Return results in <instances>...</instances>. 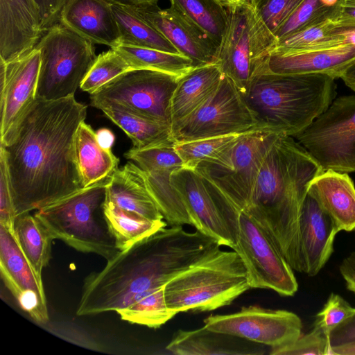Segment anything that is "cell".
<instances>
[{
  "label": "cell",
  "mask_w": 355,
  "mask_h": 355,
  "mask_svg": "<svg viewBox=\"0 0 355 355\" xmlns=\"http://www.w3.org/2000/svg\"><path fill=\"white\" fill-rule=\"evenodd\" d=\"M250 288L239 254L218 248L167 282L164 295L176 313L205 312L229 305Z\"/></svg>",
  "instance_id": "5"
},
{
  "label": "cell",
  "mask_w": 355,
  "mask_h": 355,
  "mask_svg": "<svg viewBox=\"0 0 355 355\" xmlns=\"http://www.w3.org/2000/svg\"><path fill=\"white\" fill-rule=\"evenodd\" d=\"M205 180L233 239L232 249L246 269L250 288L270 289L282 296L294 295L298 284L293 269L268 234L245 209L234 205Z\"/></svg>",
  "instance_id": "7"
},
{
  "label": "cell",
  "mask_w": 355,
  "mask_h": 355,
  "mask_svg": "<svg viewBox=\"0 0 355 355\" xmlns=\"http://www.w3.org/2000/svg\"><path fill=\"white\" fill-rule=\"evenodd\" d=\"M324 170L293 137L280 134L269 148L243 208L264 230L291 267L304 272L300 217L311 180Z\"/></svg>",
  "instance_id": "3"
},
{
  "label": "cell",
  "mask_w": 355,
  "mask_h": 355,
  "mask_svg": "<svg viewBox=\"0 0 355 355\" xmlns=\"http://www.w3.org/2000/svg\"><path fill=\"white\" fill-rule=\"evenodd\" d=\"M0 271L1 279L21 309L35 321L47 322L49 313L42 278L35 272L15 237L1 225Z\"/></svg>",
  "instance_id": "18"
},
{
  "label": "cell",
  "mask_w": 355,
  "mask_h": 355,
  "mask_svg": "<svg viewBox=\"0 0 355 355\" xmlns=\"http://www.w3.org/2000/svg\"><path fill=\"white\" fill-rule=\"evenodd\" d=\"M271 355H331L329 336L318 326L311 331L301 334L292 343L279 348L270 349Z\"/></svg>",
  "instance_id": "39"
},
{
  "label": "cell",
  "mask_w": 355,
  "mask_h": 355,
  "mask_svg": "<svg viewBox=\"0 0 355 355\" xmlns=\"http://www.w3.org/2000/svg\"><path fill=\"white\" fill-rule=\"evenodd\" d=\"M103 210L108 227L120 251L127 250L167 225L164 220H151L119 207L107 195Z\"/></svg>",
  "instance_id": "31"
},
{
  "label": "cell",
  "mask_w": 355,
  "mask_h": 355,
  "mask_svg": "<svg viewBox=\"0 0 355 355\" xmlns=\"http://www.w3.org/2000/svg\"><path fill=\"white\" fill-rule=\"evenodd\" d=\"M181 76L146 69H130L89 94L90 104L116 103L171 127V99Z\"/></svg>",
  "instance_id": "12"
},
{
  "label": "cell",
  "mask_w": 355,
  "mask_h": 355,
  "mask_svg": "<svg viewBox=\"0 0 355 355\" xmlns=\"http://www.w3.org/2000/svg\"><path fill=\"white\" fill-rule=\"evenodd\" d=\"M355 61V43L295 50L273 49L264 67L275 73H324L340 78Z\"/></svg>",
  "instance_id": "19"
},
{
  "label": "cell",
  "mask_w": 355,
  "mask_h": 355,
  "mask_svg": "<svg viewBox=\"0 0 355 355\" xmlns=\"http://www.w3.org/2000/svg\"><path fill=\"white\" fill-rule=\"evenodd\" d=\"M75 155L84 187L110 176L119 163L112 149L104 148L98 144L96 132L85 121L80 123L76 134Z\"/></svg>",
  "instance_id": "28"
},
{
  "label": "cell",
  "mask_w": 355,
  "mask_h": 355,
  "mask_svg": "<svg viewBox=\"0 0 355 355\" xmlns=\"http://www.w3.org/2000/svg\"><path fill=\"white\" fill-rule=\"evenodd\" d=\"M166 349L176 355H260L265 345L211 330L205 326L174 333Z\"/></svg>",
  "instance_id": "25"
},
{
  "label": "cell",
  "mask_w": 355,
  "mask_h": 355,
  "mask_svg": "<svg viewBox=\"0 0 355 355\" xmlns=\"http://www.w3.org/2000/svg\"><path fill=\"white\" fill-rule=\"evenodd\" d=\"M331 355H355V342L331 347Z\"/></svg>",
  "instance_id": "49"
},
{
  "label": "cell",
  "mask_w": 355,
  "mask_h": 355,
  "mask_svg": "<svg viewBox=\"0 0 355 355\" xmlns=\"http://www.w3.org/2000/svg\"><path fill=\"white\" fill-rule=\"evenodd\" d=\"M204 326L270 349L292 343L302 329V320L295 313L258 305L243 306L234 313L210 315L204 320Z\"/></svg>",
  "instance_id": "14"
},
{
  "label": "cell",
  "mask_w": 355,
  "mask_h": 355,
  "mask_svg": "<svg viewBox=\"0 0 355 355\" xmlns=\"http://www.w3.org/2000/svg\"><path fill=\"white\" fill-rule=\"evenodd\" d=\"M339 271L347 290L355 293V250L342 261Z\"/></svg>",
  "instance_id": "45"
},
{
  "label": "cell",
  "mask_w": 355,
  "mask_h": 355,
  "mask_svg": "<svg viewBox=\"0 0 355 355\" xmlns=\"http://www.w3.org/2000/svg\"><path fill=\"white\" fill-rule=\"evenodd\" d=\"M344 0H304L274 33L278 40L318 24L336 21Z\"/></svg>",
  "instance_id": "35"
},
{
  "label": "cell",
  "mask_w": 355,
  "mask_h": 355,
  "mask_svg": "<svg viewBox=\"0 0 355 355\" xmlns=\"http://www.w3.org/2000/svg\"><path fill=\"white\" fill-rule=\"evenodd\" d=\"M257 124L244 96L224 74L215 93L171 130L175 141H186L241 134L257 128Z\"/></svg>",
  "instance_id": "13"
},
{
  "label": "cell",
  "mask_w": 355,
  "mask_h": 355,
  "mask_svg": "<svg viewBox=\"0 0 355 355\" xmlns=\"http://www.w3.org/2000/svg\"><path fill=\"white\" fill-rule=\"evenodd\" d=\"M330 347L355 342V309L352 313L329 334Z\"/></svg>",
  "instance_id": "43"
},
{
  "label": "cell",
  "mask_w": 355,
  "mask_h": 355,
  "mask_svg": "<svg viewBox=\"0 0 355 355\" xmlns=\"http://www.w3.org/2000/svg\"><path fill=\"white\" fill-rule=\"evenodd\" d=\"M134 6L156 5L159 0H117Z\"/></svg>",
  "instance_id": "50"
},
{
  "label": "cell",
  "mask_w": 355,
  "mask_h": 355,
  "mask_svg": "<svg viewBox=\"0 0 355 355\" xmlns=\"http://www.w3.org/2000/svg\"><path fill=\"white\" fill-rule=\"evenodd\" d=\"M111 49L119 52L132 69H153L182 76L194 68L193 61L183 54L123 44Z\"/></svg>",
  "instance_id": "34"
},
{
  "label": "cell",
  "mask_w": 355,
  "mask_h": 355,
  "mask_svg": "<svg viewBox=\"0 0 355 355\" xmlns=\"http://www.w3.org/2000/svg\"><path fill=\"white\" fill-rule=\"evenodd\" d=\"M44 33L34 0H0V59L8 62L26 54Z\"/></svg>",
  "instance_id": "21"
},
{
  "label": "cell",
  "mask_w": 355,
  "mask_h": 355,
  "mask_svg": "<svg viewBox=\"0 0 355 355\" xmlns=\"http://www.w3.org/2000/svg\"><path fill=\"white\" fill-rule=\"evenodd\" d=\"M223 4L227 24L216 63L243 95L254 73L266 62L277 40L250 1Z\"/></svg>",
  "instance_id": "8"
},
{
  "label": "cell",
  "mask_w": 355,
  "mask_h": 355,
  "mask_svg": "<svg viewBox=\"0 0 355 355\" xmlns=\"http://www.w3.org/2000/svg\"><path fill=\"white\" fill-rule=\"evenodd\" d=\"M87 105L74 95L36 98L18 123L0 139L15 218L84 188L75 155L78 128Z\"/></svg>",
  "instance_id": "1"
},
{
  "label": "cell",
  "mask_w": 355,
  "mask_h": 355,
  "mask_svg": "<svg viewBox=\"0 0 355 355\" xmlns=\"http://www.w3.org/2000/svg\"><path fill=\"white\" fill-rule=\"evenodd\" d=\"M220 245L182 225L164 227L120 251L99 272L85 280L76 314L90 315L116 311L146 290L164 286Z\"/></svg>",
  "instance_id": "2"
},
{
  "label": "cell",
  "mask_w": 355,
  "mask_h": 355,
  "mask_svg": "<svg viewBox=\"0 0 355 355\" xmlns=\"http://www.w3.org/2000/svg\"><path fill=\"white\" fill-rule=\"evenodd\" d=\"M171 180L184 201L192 226L220 246L232 248L233 239L205 179L195 170L183 167L172 174Z\"/></svg>",
  "instance_id": "20"
},
{
  "label": "cell",
  "mask_w": 355,
  "mask_h": 355,
  "mask_svg": "<svg viewBox=\"0 0 355 355\" xmlns=\"http://www.w3.org/2000/svg\"><path fill=\"white\" fill-rule=\"evenodd\" d=\"M308 193L333 218L340 231L355 230V186L348 173L324 171L311 180Z\"/></svg>",
  "instance_id": "24"
},
{
  "label": "cell",
  "mask_w": 355,
  "mask_h": 355,
  "mask_svg": "<svg viewBox=\"0 0 355 355\" xmlns=\"http://www.w3.org/2000/svg\"><path fill=\"white\" fill-rule=\"evenodd\" d=\"M14 237L36 275L42 272L51 259L53 240L44 225L29 213L17 216L15 220Z\"/></svg>",
  "instance_id": "32"
},
{
  "label": "cell",
  "mask_w": 355,
  "mask_h": 355,
  "mask_svg": "<svg viewBox=\"0 0 355 355\" xmlns=\"http://www.w3.org/2000/svg\"><path fill=\"white\" fill-rule=\"evenodd\" d=\"M98 144L104 148L112 149L114 141L113 132L107 128H101L96 132Z\"/></svg>",
  "instance_id": "47"
},
{
  "label": "cell",
  "mask_w": 355,
  "mask_h": 355,
  "mask_svg": "<svg viewBox=\"0 0 355 355\" xmlns=\"http://www.w3.org/2000/svg\"><path fill=\"white\" fill-rule=\"evenodd\" d=\"M174 144L138 149L132 148L124 156L142 170L146 188L170 225H192L184 201L173 185L172 174L184 167Z\"/></svg>",
  "instance_id": "15"
},
{
  "label": "cell",
  "mask_w": 355,
  "mask_h": 355,
  "mask_svg": "<svg viewBox=\"0 0 355 355\" xmlns=\"http://www.w3.org/2000/svg\"><path fill=\"white\" fill-rule=\"evenodd\" d=\"M107 1L119 29L120 44L181 54L166 38L140 17L133 5L117 0Z\"/></svg>",
  "instance_id": "30"
},
{
  "label": "cell",
  "mask_w": 355,
  "mask_h": 355,
  "mask_svg": "<svg viewBox=\"0 0 355 355\" xmlns=\"http://www.w3.org/2000/svg\"><path fill=\"white\" fill-rule=\"evenodd\" d=\"M35 48L41 53L36 97L49 101L74 95L97 57L92 42L60 22Z\"/></svg>",
  "instance_id": "10"
},
{
  "label": "cell",
  "mask_w": 355,
  "mask_h": 355,
  "mask_svg": "<svg viewBox=\"0 0 355 355\" xmlns=\"http://www.w3.org/2000/svg\"><path fill=\"white\" fill-rule=\"evenodd\" d=\"M15 214L7 167L3 157L0 155V225L13 236Z\"/></svg>",
  "instance_id": "42"
},
{
  "label": "cell",
  "mask_w": 355,
  "mask_h": 355,
  "mask_svg": "<svg viewBox=\"0 0 355 355\" xmlns=\"http://www.w3.org/2000/svg\"><path fill=\"white\" fill-rule=\"evenodd\" d=\"M107 198L119 207L151 220H163L164 216L149 193L142 170L129 162L110 175Z\"/></svg>",
  "instance_id": "26"
},
{
  "label": "cell",
  "mask_w": 355,
  "mask_h": 355,
  "mask_svg": "<svg viewBox=\"0 0 355 355\" xmlns=\"http://www.w3.org/2000/svg\"><path fill=\"white\" fill-rule=\"evenodd\" d=\"M110 178L36 210L35 216L53 239L61 240L78 251L112 259L120 250L103 210Z\"/></svg>",
  "instance_id": "6"
},
{
  "label": "cell",
  "mask_w": 355,
  "mask_h": 355,
  "mask_svg": "<svg viewBox=\"0 0 355 355\" xmlns=\"http://www.w3.org/2000/svg\"><path fill=\"white\" fill-rule=\"evenodd\" d=\"M164 286L135 295L128 306L116 312L129 323L159 328L177 314L166 304Z\"/></svg>",
  "instance_id": "33"
},
{
  "label": "cell",
  "mask_w": 355,
  "mask_h": 355,
  "mask_svg": "<svg viewBox=\"0 0 355 355\" xmlns=\"http://www.w3.org/2000/svg\"><path fill=\"white\" fill-rule=\"evenodd\" d=\"M293 138L324 171L355 172V94L336 98Z\"/></svg>",
  "instance_id": "11"
},
{
  "label": "cell",
  "mask_w": 355,
  "mask_h": 355,
  "mask_svg": "<svg viewBox=\"0 0 355 355\" xmlns=\"http://www.w3.org/2000/svg\"><path fill=\"white\" fill-rule=\"evenodd\" d=\"M171 5L180 10L207 33L218 46L227 24V12L220 0H170Z\"/></svg>",
  "instance_id": "36"
},
{
  "label": "cell",
  "mask_w": 355,
  "mask_h": 355,
  "mask_svg": "<svg viewBox=\"0 0 355 355\" xmlns=\"http://www.w3.org/2000/svg\"><path fill=\"white\" fill-rule=\"evenodd\" d=\"M342 24L355 27V0H344L339 18Z\"/></svg>",
  "instance_id": "46"
},
{
  "label": "cell",
  "mask_w": 355,
  "mask_h": 355,
  "mask_svg": "<svg viewBox=\"0 0 355 355\" xmlns=\"http://www.w3.org/2000/svg\"><path fill=\"white\" fill-rule=\"evenodd\" d=\"M257 128L294 137L307 128L336 96L335 79L324 73H275L264 64L243 94Z\"/></svg>",
  "instance_id": "4"
},
{
  "label": "cell",
  "mask_w": 355,
  "mask_h": 355,
  "mask_svg": "<svg viewBox=\"0 0 355 355\" xmlns=\"http://www.w3.org/2000/svg\"><path fill=\"white\" fill-rule=\"evenodd\" d=\"M129 137L138 149L170 146L175 143L171 127L137 114L116 103L96 107Z\"/></svg>",
  "instance_id": "29"
},
{
  "label": "cell",
  "mask_w": 355,
  "mask_h": 355,
  "mask_svg": "<svg viewBox=\"0 0 355 355\" xmlns=\"http://www.w3.org/2000/svg\"><path fill=\"white\" fill-rule=\"evenodd\" d=\"M134 6L143 19L166 38L181 54L193 61L194 67L216 62L218 46L175 6L171 5L164 9L157 4Z\"/></svg>",
  "instance_id": "16"
},
{
  "label": "cell",
  "mask_w": 355,
  "mask_h": 355,
  "mask_svg": "<svg viewBox=\"0 0 355 355\" xmlns=\"http://www.w3.org/2000/svg\"><path fill=\"white\" fill-rule=\"evenodd\" d=\"M132 69L126 60L111 49L97 55L80 88L92 94L120 74Z\"/></svg>",
  "instance_id": "37"
},
{
  "label": "cell",
  "mask_w": 355,
  "mask_h": 355,
  "mask_svg": "<svg viewBox=\"0 0 355 355\" xmlns=\"http://www.w3.org/2000/svg\"><path fill=\"white\" fill-rule=\"evenodd\" d=\"M60 23L93 44L114 48L120 44V32L107 0H66Z\"/></svg>",
  "instance_id": "23"
},
{
  "label": "cell",
  "mask_w": 355,
  "mask_h": 355,
  "mask_svg": "<svg viewBox=\"0 0 355 355\" xmlns=\"http://www.w3.org/2000/svg\"><path fill=\"white\" fill-rule=\"evenodd\" d=\"M40 64L41 53L37 48L8 62L0 59V139L36 99Z\"/></svg>",
  "instance_id": "17"
},
{
  "label": "cell",
  "mask_w": 355,
  "mask_h": 355,
  "mask_svg": "<svg viewBox=\"0 0 355 355\" xmlns=\"http://www.w3.org/2000/svg\"><path fill=\"white\" fill-rule=\"evenodd\" d=\"M354 309L340 295L332 293L317 314L314 325L322 329L329 336L331 331L349 316Z\"/></svg>",
  "instance_id": "41"
},
{
  "label": "cell",
  "mask_w": 355,
  "mask_h": 355,
  "mask_svg": "<svg viewBox=\"0 0 355 355\" xmlns=\"http://www.w3.org/2000/svg\"><path fill=\"white\" fill-rule=\"evenodd\" d=\"M223 3H234L239 1H250V0H220Z\"/></svg>",
  "instance_id": "51"
},
{
  "label": "cell",
  "mask_w": 355,
  "mask_h": 355,
  "mask_svg": "<svg viewBox=\"0 0 355 355\" xmlns=\"http://www.w3.org/2000/svg\"><path fill=\"white\" fill-rule=\"evenodd\" d=\"M280 134L261 128L239 134L228 146L193 170L234 205L243 208L250 198L269 148Z\"/></svg>",
  "instance_id": "9"
},
{
  "label": "cell",
  "mask_w": 355,
  "mask_h": 355,
  "mask_svg": "<svg viewBox=\"0 0 355 355\" xmlns=\"http://www.w3.org/2000/svg\"><path fill=\"white\" fill-rule=\"evenodd\" d=\"M41 17V24L45 32L59 21L61 9L66 0H34Z\"/></svg>",
  "instance_id": "44"
},
{
  "label": "cell",
  "mask_w": 355,
  "mask_h": 355,
  "mask_svg": "<svg viewBox=\"0 0 355 355\" xmlns=\"http://www.w3.org/2000/svg\"><path fill=\"white\" fill-rule=\"evenodd\" d=\"M304 0H250L258 16L274 35Z\"/></svg>",
  "instance_id": "40"
},
{
  "label": "cell",
  "mask_w": 355,
  "mask_h": 355,
  "mask_svg": "<svg viewBox=\"0 0 355 355\" xmlns=\"http://www.w3.org/2000/svg\"><path fill=\"white\" fill-rule=\"evenodd\" d=\"M340 78L346 86L355 92V61L347 68Z\"/></svg>",
  "instance_id": "48"
},
{
  "label": "cell",
  "mask_w": 355,
  "mask_h": 355,
  "mask_svg": "<svg viewBox=\"0 0 355 355\" xmlns=\"http://www.w3.org/2000/svg\"><path fill=\"white\" fill-rule=\"evenodd\" d=\"M239 135L175 141L173 146L184 167L194 169L200 162L214 157L228 146Z\"/></svg>",
  "instance_id": "38"
},
{
  "label": "cell",
  "mask_w": 355,
  "mask_h": 355,
  "mask_svg": "<svg viewBox=\"0 0 355 355\" xmlns=\"http://www.w3.org/2000/svg\"><path fill=\"white\" fill-rule=\"evenodd\" d=\"M340 229L333 218L307 193L300 217V238L304 272L316 275L334 252Z\"/></svg>",
  "instance_id": "22"
},
{
  "label": "cell",
  "mask_w": 355,
  "mask_h": 355,
  "mask_svg": "<svg viewBox=\"0 0 355 355\" xmlns=\"http://www.w3.org/2000/svg\"><path fill=\"white\" fill-rule=\"evenodd\" d=\"M223 76L219 66L212 63L194 67L181 76L171 99V128L209 99Z\"/></svg>",
  "instance_id": "27"
}]
</instances>
